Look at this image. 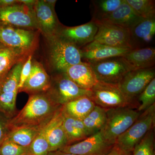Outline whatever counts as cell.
Returning a JSON list of instances; mask_svg holds the SVG:
<instances>
[{
	"instance_id": "8992f818",
	"label": "cell",
	"mask_w": 155,
	"mask_h": 155,
	"mask_svg": "<svg viewBox=\"0 0 155 155\" xmlns=\"http://www.w3.org/2000/svg\"><path fill=\"white\" fill-rule=\"evenodd\" d=\"M47 94L56 104L63 106L80 97H91V92L78 86L64 72H59L51 79Z\"/></svg>"
},
{
	"instance_id": "5b68a950",
	"label": "cell",
	"mask_w": 155,
	"mask_h": 155,
	"mask_svg": "<svg viewBox=\"0 0 155 155\" xmlns=\"http://www.w3.org/2000/svg\"><path fill=\"white\" fill-rule=\"evenodd\" d=\"M39 32L0 25V43L7 47L32 54L38 45Z\"/></svg>"
},
{
	"instance_id": "83f0119b",
	"label": "cell",
	"mask_w": 155,
	"mask_h": 155,
	"mask_svg": "<svg viewBox=\"0 0 155 155\" xmlns=\"http://www.w3.org/2000/svg\"><path fill=\"white\" fill-rule=\"evenodd\" d=\"M137 110L144 112L155 104V78H153L135 99Z\"/></svg>"
},
{
	"instance_id": "6da1fadb",
	"label": "cell",
	"mask_w": 155,
	"mask_h": 155,
	"mask_svg": "<svg viewBox=\"0 0 155 155\" xmlns=\"http://www.w3.org/2000/svg\"><path fill=\"white\" fill-rule=\"evenodd\" d=\"M61 107L47 93L32 94L22 110L8 122L7 126L10 130L18 127L42 126L52 118Z\"/></svg>"
},
{
	"instance_id": "f35d334b",
	"label": "cell",
	"mask_w": 155,
	"mask_h": 155,
	"mask_svg": "<svg viewBox=\"0 0 155 155\" xmlns=\"http://www.w3.org/2000/svg\"><path fill=\"white\" fill-rule=\"evenodd\" d=\"M50 153H51L50 154V155L49 154V155H75L71 153H69L64 152L60 150H58L57 151Z\"/></svg>"
},
{
	"instance_id": "ffe728a7",
	"label": "cell",
	"mask_w": 155,
	"mask_h": 155,
	"mask_svg": "<svg viewBox=\"0 0 155 155\" xmlns=\"http://www.w3.org/2000/svg\"><path fill=\"white\" fill-rule=\"evenodd\" d=\"M143 19L134 11L126 0H124V2L118 8L100 22L110 23L130 30Z\"/></svg>"
},
{
	"instance_id": "52a82bcc",
	"label": "cell",
	"mask_w": 155,
	"mask_h": 155,
	"mask_svg": "<svg viewBox=\"0 0 155 155\" xmlns=\"http://www.w3.org/2000/svg\"><path fill=\"white\" fill-rule=\"evenodd\" d=\"M91 91V99L96 105L101 107L107 110L119 107L136 109L122 93L118 84L98 81Z\"/></svg>"
},
{
	"instance_id": "8d00e7d4",
	"label": "cell",
	"mask_w": 155,
	"mask_h": 155,
	"mask_svg": "<svg viewBox=\"0 0 155 155\" xmlns=\"http://www.w3.org/2000/svg\"><path fill=\"white\" fill-rule=\"evenodd\" d=\"M18 3L23 4L28 7H33L36 0H17Z\"/></svg>"
},
{
	"instance_id": "d4e9b609",
	"label": "cell",
	"mask_w": 155,
	"mask_h": 155,
	"mask_svg": "<svg viewBox=\"0 0 155 155\" xmlns=\"http://www.w3.org/2000/svg\"><path fill=\"white\" fill-rule=\"evenodd\" d=\"M107 109L96 105L82 120L88 137L99 132L105 124Z\"/></svg>"
},
{
	"instance_id": "e0dca14e",
	"label": "cell",
	"mask_w": 155,
	"mask_h": 155,
	"mask_svg": "<svg viewBox=\"0 0 155 155\" xmlns=\"http://www.w3.org/2000/svg\"><path fill=\"white\" fill-rule=\"evenodd\" d=\"M131 50L128 48L114 47L92 42L81 48L82 59L88 63L122 57Z\"/></svg>"
},
{
	"instance_id": "d6986e66",
	"label": "cell",
	"mask_w": 155,
	"mask_h": 155,
	"mask_svg": "<svg viewBox=\"0 0 155 155\" xmlns=\"http://www.w3.org/2000/svg\"><path fill=\"white\" fill-rule=\"evenodd\" d=\"M131 49L148 47L155 35V17L144 19L130 30Z\"/></svg>"
},
{
	"instance_id": "4316f807",
	"label": "cell",
	"mask_w": 155,
	"mask_h": 155,
	"mask_svg": "<svg viewBox=\"0 0 155 155\" xmlns=\"http://www.w3.org/2000/svg\"><path fill=\"white\" fill-rule=\"evenodd\" d=\"M41 129L32 143L28 147V155H49V146L47 137V123Z\"/></svg>"
},
{
	"instance_id": "3957f363",
	"label": "cell",
	"mask_w": 155,
	"mask_h": 155,
	"mask_svg": "<svg viewBox=\"0 0 155 155\" xmlns=\"http://www.w3.org/2000/svg\"><path fill=\"white\" fill-rule=\"evenodd\" d=\"M141 114L131 107L108 109L105 124L101 132L107 141L115 145L118 137L131 126Z\"/></svg>"
},
{
	"instance_id": "d6a6232c",
	"label": "cell",
	"mask_w": 155,
	"mask_h": 155,
	"mask_svg": "<svg viewBox=\"0 0 155 155\" xmlns=\"http://www.w3.org/2000/svg\"><path fill=\"white\" fill-rule=\"evenodd\" d=\"M32 63V54L28 56L26 59L21 69L18 89L19 91L23 86L25 81L30 75Z\"/></svg>"
},
{
	"instance_id": "836d02e7",
	"label": "cell",
	"mask_w": 155,
	"mask_h": 155,
	"mask_svg": "<svg viewBox=\"0 0 155 155\" xmlns=\"http://www.w3.org/2000/svg\"><path fill=\"white\" fill-rule=\"evenodd\" d=\"M105 155H132V152L126 151L115 145L110 151Z\"/></svg>"
},
{
	"instance_id": "60d3db41",
	"label": "cell",
	"mask_w": 155,
	"mask_h": 155,
	"mask_svg": "<svg viewBox=\"0 0 155 155\" xmlns=\"http://www.w3.org/2000/svg\"></svg>"
},
{
	"instance_id": "2e32d148",
	"label": "cell",
	"mask_w": 155,
	"mask_h": 155,
	"mask_svg": "<svg viewBox=\"0 0 155 155\" xmlns=\"http://www.w3.org/2000/svg\"><path fill=\"white\" fill-rule=\"evenodd\" d=\"M47 137L50 153L59 150L68 145V139L63 126L62 106L47 123Z\"/></svg>"
},
{
	"instance_id": "30bf717a",
	"label": "cell",
	"mask_w": 155,
	"mask_h": 155,
	"mask_svg": "<svg viewBox=\"0 0 155 155\" xmlns=\"http://www.w3.org/2000/svg\"><path fill=\"white\" fill-rule=\"evenodd\" d=\"M88 63L98 81L106 83L118 84L129 71L121 57Z\"/></svg>"
},
{
	"instance_id": "ac0fdd59",
	"label": "cell",
	"mask_w": 155,
	"mask_h": 155,
	"mask_svg": "<svg viewBox=\"0 0 155 155\" xmlns=\"http://www.w3.org/2000/svg\"><path fill=\"white\" fill-rule=\"evenodd\" d=\"M129 71L154 67L155 49L152 47L131 49L121 57Z\"/></svg>"
},
{
	"instance_id": "f1b7e54d",
	"label": "cell",
	"mask_w": 155,
	"mask_h": 155,
	"mask_svg": "<svg viewBox=\"0 0 155 155\" xmlns=\"http://www.w3.org/2000/svg\"><path fill=\"white\" fill-rule=\"evenodd\" d=\"M138 16L144 18L155 17V1L153 0H126Z\"/></svg>"
},
{
	"instance_id": "ab89813d",
	"label": "cell",
	"mask_w": 155,
	"mask_h": 155,
	"mask_svg": "<svg viewBox=\"0 0 155 155\" xmlns=\"http://www.w3.org/2000/svg\"><path fill=\"white\" fill-rule=\"evenodd\" d=\"M4 46H5L4 45L2 44V43H0V50H1V49H2V48L3 47H4Z\"/></svg>"
},
{
	"instance_id": "ba28073f",
	"label": "cell",
	"mask_w": 155,
	"mask_h": 155,
	"mask_svg": "<svg viewBox=\"0 0 155 155\" xmlns=\"http://www.w3.org/2000/svg\"><path fill=\"white\" fill-rule=\"evenodd\" d=\"M0 25L39 31L33 7L19 3L0 7Z\"/></svg>"
},
{
	"instance_id": "1f68e13d",
	"label": "cell",
	"mask_w": 155,
	"mask_h": 155,
	"mask_svg": "<svg viewBox=\"0 0 155 155\" xmlns=\"http://www.w3.org/2000/svg\"><path fill=\"white\" fill-rule=\"evenodd\" d=\"M28 147L5 140L0 146V155H28Z\"/></svg>"
},
{
	"instance_id": "484cf974",
	"label": "cell",
	"mask_w": 155,
	"mask_h": 155,
	"mask_svg": "<svg viewBox=\"0 0 155 155\" xmlns=\"http://www.w3.org/2000/svg\"><path fill=\"white\" fill-rule=\"evenodd\" d=\"M124 0H93L91 1V20L101 21L112 14Z\"/></svg>"
},
{
	"instance_id": "9c48e42d",
	"label": "cell",
	"mask_w": 155,
	"mask_h": 155,
	"mask_svg": "<svg viewBox=\"0 0 155 155\" xmlns=\"http://www.w3.org/2000/svg\"><path fill=\"white\" fill-rule=\"evenodd\" d=\"M155 77V67L129 71L118 84L126 98L137 109L135 99Z\"/></svg>"
},
{
	"instance_id": "74e56055",
	"label": "cell",
	"mask_w": 155,
	"mask_h": 155,
	"mask_svg": "<svg viewBox=\"0 0 155 155\" xmlns=\"http://www.w3.org/2000/svg\"><path fill=\"white\" fill-rule=\"evenodd\" d=\"M45 2L53 9H54L55 6L57 1L56 0H44Z\"/></svg>"
},
{
	"instance_id": "44dd1931",
	"label": "cell",
	"mask_w": 155,
	"mask_h": 155,
	"mask_svg": "<svg viewBox=\"0 0 155 155\" xmlns=\"http://www.w3.org/2000/svg\"><path fill=\"white\" fill-rule=\"evenodd\" d=\"M64 73L74 83L83 89L91 90L98 81L88 63L81 62L69 67Z\"/></svg>"
},
{
	"instance_id": "277c9868",
	"label": "cell",
	"mask_w": 155,
	"mask_h": 155,
	"mask_svg": "<svg viewBox=\"0 0 155 155\" xmlns=\"http://www.w3.org/2000/svg\"><path fill=\"white\" fill-rule=\"evenodd\" d=\"M155 104L141 113L135 122L116 139L115 144L132 152L134 149L150 130L154 128Z\"/></svg>"
},
{
	"instance_id": "8fae6325",
	"label": "cell",
	"mask_w": 155,
	"mask_h": 155,
	"mask_svg": "<svg viewBox=\"0 0 155 155\" xmlns=\"http://www.w3.org/2000/svg\"><path fill=\"white\" fill-rule=\"evenodd\" d=\"M97 31L92 42L114 47L131 48L129 29L107 22L94 21Z\"/></svg>"
},
{
	"instance_id": "7402d4cb",
	"label": "cell",
	"mask_w": 155,
	"mask_h": 155,
	"mask_svg": "<svg viewBox=\"0 0 155 155\" xmlns=\"http://www.w3.org/2000/svg\"><path fill=\"white\" fill-rule=\"evenodd\" d=\"M95 106L90 97L84 96L65 104L62 109L68 116L82 121Z\"/></svg>"
},
{
	"instance_id": "d590c367",
	"label": "cell",
	"mask_w": 155,
	"mask_h": 155,
	"mask_svg": "<svg viewBox=\"0 0 155 155\" xmlns=\"http://www.w3.org/2000/svg\"><path fill=\"white\" fill-rule=\"evenodd\" d=\"M17 3V0H0V7L10 5Z\"/></svg>"
},
{
	"instance_id": "7a4b0ae2",
	"label": "cell",
	"mask_w": 155,
	"mask_h": 155,
	"mask_svg": "<svg viewBox=\"0 0 155 155\" xmlns=\"http://www.w3.org/2000/svg\"><path fill=\"white\" fill-rule=\"evenodd\" d=\"M49 47L50 63L59 72L82 62L81 49L75 45L55 35L47 39Z\"/></svg>"
},
{
	"instance_id": "9a60e30c",
	"label": "cell",
	"mask_w": 155,
	"mask_h": 155,
	"mask_svg": "<svg viewBox=\"0 0 155 155\" xmlns=\"http://www.w3.org/2000/svg\"><path fill=\"white\" fill-rule=\"evenodd\" d=\"M51 79L42 64L32 60L30 75L19 91L35 94L47 92L51 86Z\"/></svg>"
},
{
	"instance_id": "4fadbf2b",
	"label": "cell",
	"mask_w": 155,
	"mask_h": 155,
	"mask_svg": "<svg viewBox=\"0 0 155 155\" xmlns=\"http://www.w3.org/2000/svg\"><path fill=\"white\" fill-rule=\"evenodd\" d=\"M97 30L96 23L91 20L85 24L74 27L61 25L56 35L81 49L93 41Z\"/></svg>"
},
{
	"instance_id": "4dcf8cb0",
	"label": "cell",
	"mask_w": 155,
	"mask_h": 155,
	"mask_svg": "<svg viewBox=\"0 0 155 155\" xmlns=\"http://www.w3.org/2000/svg\"><path fill=\"white\" fill-rule=\"evenodd\" d=\"M17 93H0V111L7 115L15 112Z\"/></svg>"
},
{
	"instance_id": "cb8c5ba5",
	"label": "cell",
	"mask_w": 155,
	"mask_h": 155,
	"mask_svg": "<svg viewBox=\"0 0 155 155\" xmlns=\"http://www.w3.org/2000/svg\"><path fill=\"white\" fill-rule=\"evenodd\" d=\"M44 125L38 127H21L11 129L7 134L5 140L12 142L24 147H28Z\"/></svg>"
},
{
	"instance_id": "603a6c76",
	"label": "cell",
	"mask_w": 155,
	"mask_h": 155,
	"mask_svg": "<svg viewBox=\"0 0 155 155\" xmlns=\"http://www.w3.org/2000/svg\"><path fill=\"white\" fill-rule=\"evenodd\" d=\"M63 124L68 139V145L83 140L88 136L81 120L68 116L62 110Z\"/></svg>"
},
{
	"instance_id": "5bb4252c",
	"label": "cell",
	"mask_w": 155,
	"mask_h": 155,
	"mask_svg": "<svg viewBox=\"0 0 155 155\" xmlns=\"http://www.w3.org/2000/svg\"><path fill=\"white\" fill-rule=\"evenodd\" d=\"M33 11L39 31L47 39L55 36L61 24L58 21L54 9L48 5L44 0H36Z\"/></svg>"
},
{
	"instance_id": "f546056e",
	"label": "cell",
	"mask_w": 155,
	"mask_h": 155,
	"mask_svg": "<svg viewBox=\"0 0 155 155\" xmlns=\"http://www.w3.org/2000/svg\"><path fill=\"white\" fill-rule=\"evenodd\" d=\"M154 128L150 130L136 146L132 151V155H155Z\"/></svg>"
},
{
	"instance_id": "7c38bea8",
	"label": "cell",
	"mask_w": 155,
	"mask_h": 155,
	"mask_svg": "<svg viewBox=\"0 0 155 155\" xmlns=\"http://www.w3.org/2000/svg\"><path fill=\"white\" fill-rule=\"evenodd\" d=\"M114 146L106 140L100 131L59 150L75 155H105L110 151Z\"/></svg>"
},
{
	"instance_id": "e575fe53",
	"label": "cell",
	"mask_w": 155,
	"mask_h": 155,
	"mask_svg": "<svg viewBox=\"0 0 155 155\" xmlns=\"http://www.w3.org/2000/svg\"><path fill=\"white\" fill-rule=\"evenodd\" d=\"M8 126L0 118V146L1 145L5 139L7 134L6 133V128Z\"/></svg>"
}]
</instances>
